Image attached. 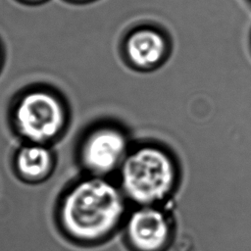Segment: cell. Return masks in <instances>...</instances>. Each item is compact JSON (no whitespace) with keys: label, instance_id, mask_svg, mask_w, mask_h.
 I'll use <instances>...</instances> for the list:
<instances>
[{"label":"cell","instance_id":"obj_1","mask_svg":"<svg viewBox=\"0 0 251 251\" xmlns=\"http://www.w3.org/2000/svg\"><path fill=\"white\" fill-rule=\"evenodd\" d=\"M124 212L119 190L100 176L75 183L61 202L59 218L65 231L75 239L93 241L109 234Z\"/></svg>","mask_w":251,"mask_h":251},{"label":"cell","instance_id":"obj_2","mask_svg":"<svg viewBox=\"0 0 251 251\" xmlns=\"http://www.w3.org/2000/svg\"><path fill=\"white\" fill-rule=\"evenodd\" d=\"M121 178L125 191L131 199L149 204L163 199L170 192L176 179V168L165 151L145 146L125 159Z\"/></svg>","mask_w":251,"mask_h":251},{"label":"cell","instance_id":"obj_3","mask_svg":"<svg viewBox=\"0 0 251 251\" xmlns=\"http://www.w3.org/2000/svg\"><path fill=\"white\" fill-rule=\"evenodd\" d=\"M18 132L29 143L46 144L64 129L67 111L62 99L45 88H33L19 97L13 111Z\"/></svg>","mask_w":251,"mask_h":251},{"label":"cell","instance_id":"obj_4","mask_svg":"<svg viewBox=\"0 0 251 251\" xmlns=\"http://www.w3.org/2000/svg\"><path fill=\"white\" fill-rule=\"evenodd\" d=\"M172 42L167 32L155 25L143 24L132 27L122 43L123 57L136 72H152L168 60Z\"/></svg>","mask_w":251,"mask_h":251},{"label":"cell","instance_id":"obj_5","mask_svg":"<svg viewBox=\"0 0 251 251\" xmlns=\"http://www.w3.org/2000/svg\"><path fill=\"white\" fill-rule=\"evenodd\" d=\"M126 140L117 127L102 126L92 129L83 139L79 157L82 165L94 176L110 173L125 161Z\"/></svg>","mask_w":251,"mask_h":251},{"label":"cell","instance_id":"obj_6","mask_svg":"<svg viewBox=\"0 0 251 251\" xmlns=\"http://www.w3.org/2000/svg\"><path fill=\"white\" fill-rule=\"evenodd\" d=\"M126 232L130 243L139 251H158L169 237V224L162 212L144 207L131 214Z\"/></svg>","mask_w":251,"mask_h":251},{"label":"cell","instance_id":"obj_7","mask_svg":"<svg viewBox=\"0 0 251 251\" xmlns=\"http://www.w3.org/2000/svg\"><path fill=\"white\" fill-rule=\"evenodd\" d=\"M15 163L20 176L27 180H39L50 173L54 159L46 144L27 142L18 150Z\"/></svg>","mask_w":251,"mask_h":251},{"label":"cell","instance_id":"obj_8","mask_svg":"<svg viewBox=\"0 0 251 251\" xmlns=\"http://www.w3.org/2000/svg\"><path fill=\"white\" fill-rule=\"evenodd\" d=\"M21 1H24L25 3H28V4H38L46 0H21Z\"/></svg>","mask_w":251,"mask_h":251},{"label":"cell","instance_id":"obj_9","mask_svg":"<svg viewBox=\"0 0 251 251\" xmlns=\"http://www.w3.org/2000/svg\"><path fill=\"white\" fill-rule=\"evenodd\" d=\"M70 1H73V2H78V3H81V2H88V1H92V0H70Z\"/></svg>","mask_w":251,"mask_h":251},{"label":"cell","instance_id":"obj_10","mask_svg":"<svg viewBox=\"0 0 251 251\" xmlns=\"http://www.w3.org/2000/svg\"><path fill=\"white\" fill-rule=\"evenodd\" d=\"M1 59H2V54H1V48H0V67H1Z\"/></svg>","mask_w":251,"mask_h":251},{"label":"cell","instance_id":"obj_11","mask_svg":"<svg viewBox=\"0 0 251 251\" xmlns=\"http://www.w3.org/2000/svg\"><path fill=\"white\" fill-rule=\"evenodd\" d=\"M248 1H249V2H250V3H251V0H248Z\"/></svg>","mask_w":251,"mask_h":251},{"label":"cell","instance_id":"obj_12","mask_svg":"<svg viewBox=\"0 0 251 251\" xmlns=\"http://www.w3.org/2000/svg\"><path fill=\"white\" fill-rule=\"evenodd\" d=\"M250 42H251V40H250Z\"/></svg>","mask_w":251,"mask_h":251}]
</instances>
